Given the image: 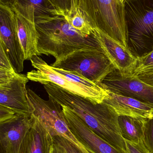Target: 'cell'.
<instances>
[{
    "label": "cell",
    "mask_w": 153,
    "mask_h": 153,
    "mask_svg": "<svg viewBox=\"0 0 153 153\" xmlns=\"http://www.w3.org/2000/svg\"><path fill=\"white\" fill-rule=\"evenodd\" d=\"M44 87L49 98L72 111L94 133L111 145L126 151L119 126V116L110 107L103 102L94 103L53 83L44 85Z\"/></svg>",
    "instance_id": "obj_1"
},
{
    "label": "cell",
    "mask_w": 153,
    "mask_h": 153,
    "mask_svg": "<svg viewBox=\"0 0 153 153\" xmlns=\"http://www.w3.org/2000/svg\"><path fill=\"white\" fill-rule=\"evenodd\" d=\"M35 24L39 34L37 47L40 55L52 56L57 61L81 49L104 51L93 33L88 37L83 36L63 13L37 17Z\"/></svg>",
    "instance_id": "obj_2"
},
{
    "label": "cell",
    "mask_w": 153,
    "mask_h": 153,
    "mask_svg": "<svg viewBox=\"0 0 153 153\" xmlns=\"http://www.w3.org/2000/svg\"><path fill=\"white\" fill-rule=\"evenodd\" d=\"M71 1V15L78 9L93 28L98 29L127 48L124 4L120 0Z\"/></svg>",
    "instance_id": "obj_3"
},
{
    "label": "cell",
    "mask_w": 153,
    "mask_h": 153,
    "mask_svg": "<svg viewBox=\"0 0 153 153\" xmlns=\"http://www.w3.org/2000/svg\"><path fill=\"white\" fill-rule=\"evenodd\" d=\"M127 47L137 58L153 50V0L124 3Z\"/></svg>",
    "instance_id": "obj_4"
},
{
    "label": "cell",
    "mask_w": 153,
    "mask_h": 153,
    "mask_svg": "<svg viewBox=\"0 0 153 153\" xmlns=\"http://www.w3.org/2000/svg\"><path fill=\"white\" fill-rule=\"evenodd\" d=\"M50 65L76 73L98 85L116 69L104 51L89 49L75 51Z\"/></svg>",
    "instance_id": "obj_5"
},
{
    "label": "cell",
    "mask_w": 153,
    "mask_h": 153,
    "mask_svg": "<svg viewBox=\"0 0 153 153\" xmlns=\"http://www.w3.org/2000/svg\"><path fill=\"white\" fill-rule=\"evenodd\" d=\"M27 94L32 117L37 119L51 136L60 135L85 148L74 136L68 127L62 107L54 100L42 99L34 91L27 89Z\"/></svg>",
    "instance_id": "obj_6"
},
{
    "label": "cell",
    "mask_w": 153,
    "mask_h": 153,
    "mask_svg": "<svg viewBox=\"0 0 153 153\" xmlns=\"http://www.w3.org/2000/svg\"><path fill=\"white\" fill-rule=\"evenodd\" d=\"M30 61L35 69L27 73V77L30 81L43 85L53 83L94 103L103 102L104 100L99 95L75 82L70 76L57 72L39 56H33Z\"/></svg>",
    "instance_id": "obj_7"
},
{
    "label": "cell",
    "mask_w": 153,
    "mask_h": 153,
    "mask_svg": "<svg viewBox=\"0 0 153 153\" xmlns=\"http://www.w3.org/2000/svg\"><path fill=\"white\" fill-rule=\"evenodd\" d=\"M0 45L17 73L23 71L25 58L18 36L15 13L10 5L0 3Z\"/></svg>",
    "instance_id": "obj_8"
},
{
    "label": "cell",
    "mask_w": 153,
    "mask_h": 153,
    "mask_svg": "<svg viewBox=\"0 0 153 153\" xmlns=\"http://www.w3.org/2000/svg\"><path fill=\"white\" fill-rule=\"evenodd\" d=\"M99 85L108 91L153 105V86L137 77L123 76L117 69L106 76Z\"/></svg>",
    "instance_id": "obj_9"
},
{
    "label": "cell",
    "mask_w": 153,
    "mask_h": 153,
    "mask_svg": "<svg viewBox=\"0 0 153 153\" xmlns=\"http://www.w3.org/2000/svg\"><path fill=\"white\" fill-rule=\"evenodd\" d=\"M27 75L17 73L7 82L0 84V108L17 115L31 117V110L27 94Z\"/></svg>",
    "instance_id": "obj_10"
},
{
    "label": "cell",
    "mask_w": 153,
    "mask_h": 153,
    "mask_svg": "<svg viewBox=\"0 0 153 153\" xmlns=\"http://www.w3.org/2000/svg\"><path fill=\"white\" fill-rule=\"evenodd\" d=\"M72 133L79 142L91 153H128L117 149L94 133L72 111L61 106Z\"/></svg>",
    "instance_id": "obj_11"
},
{
    "label": "cell",
    "mask_w": 153,
    "mask_h": 153,
    "mask_svg": "<svg viewBox=\"0 0 153 153\" xmlns=\"http://www.w3.org/2000/svg\"><path fill=\"white\" fill-rule=\"evenodd\" d=\"M32 122L31 117L17 115L0 123V153H19Z\"/></svg>",
    "instance_id": "obj_12"
},
{
    "label": "cell",
    "mask_w": 153,
    "mask_h": 153,
    "mask_svg": "<svg viewBox=\"0 0 153 153\" xmlns=\"http://www.w3.org/2000/svg\"><path fill=\"white\" fill-rule=\"evenodd\" d=\"M93 33L106 55L123 76H131L136 65L137 58L127 48L97 28Z\"/></svg>",
    "instance_id": "obj_13"
},
{
    "label": "cell",
    "mask_w": 153,
    "mask_h": 153,
    "mask_svg": "<svg viewBox=\"0 0 153 153\" xmlns=\"http://www.w3.org/2000/svg\"><path fill=\"white\" fill-rule=\"evenodd\" d=\"M109 96L103 102L118 116H126L146 119L153 117V105L134 98L107 91Z\"/></svg>",
    "instance_id": "obj_14"
},
{
    "label": "cell",
    "mask_w": 153,
    "mask_h": 153,
    "mask_svg": "<svg viewBox=\"0 0 153 153\" xmlns=\"http://www.w3.org/2000/svg\"><path fill=\"white\" fill-rule=\"evenodd\" d=\"M31 117L32 125L23 140L19 153H50L53 144L52 136L37 119Z\"/></svg>",
    "instance_id": "obj_15"
},
{
    "label": "cell",
    "mask_w": 153,
    "mask_h": 153,
    "mask_svg": "<svg viewBox=\"0 0 153 153\" xmlns=\"http://www.w3.org/2000/svg\"><path fill=\"white\" fill-rule=\"evenodd\" d=\"M18 36L23 50L25 60H31L35 56H40L38 50L39 34L35 22L15 12Z\"/></svg>",
    "instance_id": "obj_16"
},
{
    "label": "cell",
    "mask_w": 153,
    "mask_h": 153,
    "mask_svg": "<svg viewBox=\"0 0 153 153\" xmlns=\"http://www.w3.org/2000/svg\"><path fill=\"white\" fill-rule=\"evenodd\" d=\"M10 6L15 12L33 22L40 16L62 13L49 0H14Z\"/></svg>",
    "instance_id": "obj_17"
},
{
    "label": "cell",
    "mask_w": 153,
    "mask_h": 153,
    "mask_svg": "<svg viewBox=\"0 0 153 153\" xmlns=\"http://www.w3.org/2000/svg\"><path fill=\"white\" fill-rule=\"evenodd\" d=\"M145 120L128 116H119V126L123 138L133 143L143 142V127Z\"/></svg>",
    "instance_id": "obj_18"
},
{
    "label": "cell",
    "mask_w": 153,
    "mask_h": 153,
    "mask_svg": "<svg viewBox=\"0 0 153 153\" xmlns=\"http://www.w3.org/2000/svg\"><path fill=\"white\" fill-rule=\"evenodd\" d=\"M64 16L68 23L83 36L88 37L93 34V28L80 10L77 9L71 16Z\"/></svg>",
    "instance_id": "obj_19"
},
{
    "label": "cell",
    "mask_w": 153,
    "mask_h": 153,
    "mask_svg": "<svg viewBox=\"0 0 153 153\" xmlns=\"http://www.w3.org/2000/svg\"><path fill=\"white\" fill-rule=\"evenodd\" d=\"M17 74L9 56L0 45V84L9 81Z\"/></svg>",
    "instance_id": "obj_20"
},
{
    "label": "cell",
    "mask_w": 153,
    "mask_h": 153,
    "mask_svg": "<svg viewBox=\"0 0 153 153\" xmlns=\"http://www.w3.org/2000/svg\"><path fill=\"white\" fill-rule=\"evenodd\" d=\"M153 73V50L140 58H137L136 65L132 74L134 77L142 74Z\"/></svg>",
    "instance_id": "obj_21"
},
{
    "label": "cell",
    "mask_w": 153,
    "mask_h": 153,
    "mask_svg": "<svg viewBox=\"0 0 153 153\" xmlns=\"http://www.w3.org/2000/svg\"><path fill=\"white\" fill-rule=\"evenodd\" d=\"M53 143L63 146L67 153H91L86 148L80 147L76 144L60 135L52 137Z\"/></svg>",
    "instance_id": "obj_22"
},
{
    "label": "cell",
    "mask_w": 153,
    "mask_h": 153,
    "mask_svg": "<svg viewBox=\"0 0 153 153\" xmlns=\"http://www.w3.org/2000/svg\"><path fill=\"white\" fill-rule=\"evenodd\" d=\"M143 143L151 153H153V117L146 119L143 127Z\"/></svg>",
    "instance_id": "obj_23"
},
{
    "label": "cell",
    "mask_w": 153,
    "mask_h": 153,
    "mask_svg": "<svg viewBox=\"0 0 153 153\" xmlns=\"http://www.w3.org/2000/svg\"><path fill=\"white\" fill-rule=\"evenodd\" d=\"M126 150L128 153H151L145 145L143 142L133 143L125 140Z\"/></svg>",
    "instance_id": "obj_24"
},
{
    "label": "cell",
    "mask_w": 153,
    "mask_h": 153,
    "mask_svg": "<svg viewBox=\"0 0 153 153\" xmlns=\"http://www.w3.org/2000/svg\"><path fill=\"white\" fill-rule=\"evenodd\" d=\"M57 10L64 16H70L71 14V0H49Z\"/></svg>",
    "instance_id": "obj_25"
},
{
    "label": "cell",
    "mask_w": 153,
    "mask_h": 153,
    "mask_svg": "<svg viewBox=\"0 0 153 153\" xmlns=\"http://www.w3.org/2000/svg\"><path fill=\"white\" fill-rule=\"evenodd\" d=\"M134 77H137L142 82L153 86V73L140 74Z\"/></svg>",
    "instance_id": "obj_26"
},
{
    "label": "cell",
    "mask_w": 153,
    "mask_h": 153,
    "mask_svg": "<svg viewBox=\"0 0 153 153\" xmlns=\"http://www.w3.org/2000/svg\"><path fill=\"white\" fill-rule=\"evenodd\" d=\"M50 153H67L65 149L60 145L53 143Z\"/></svg>",
    "instance_id": "obj_27"
},
{
    "label": "cell",
    "mask_w": 153,
    "mask_h": 153,
    "mask_svg": "<svg viewBox=\"0 0 153 153\" xmlns=\"http://www.w3.org/2000/svg\"><path fill=\"white\" fill-rule=\"evenodd\" d=\"M14 0H0V3L7 4L11 6Z\"/></svg>",
    "instance_id": "obj_28"
},
{
    "label": "cell",
    "mask_w": 153,
    "mask_h": 153,
    "mask_svg": "<svg viewBox=\"0 0 153 153\" xmlns=\"http://www.w3.org/2000/svg\"><path fill=\"white\" fill-rule=\"evenodd\" d=\"M120 1L122 3L124 4V3H125V2L126 1V0H120Z\"/></svg>",
    "instance_id": "obj_29"
}]
</instances>
